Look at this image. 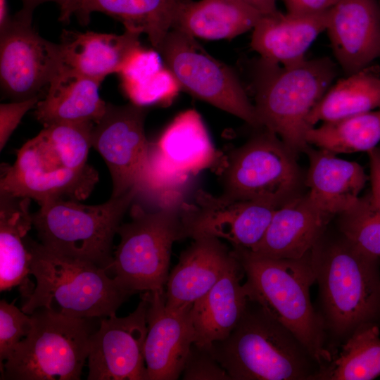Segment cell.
<instances>
[{
	"label": "cell",
	"instance_id": "obj_41",
	"mask_svg": "<svg viewBox=\"0 0 380 380\" xmlns=\"http://www.w3.org/2000/svg\"><path fill=\"white\" fill-rule=\"evenodd\" d=\"M22 10L33 14L34 9L40 4L46 2H54L60 8L59 20L63 23H69L73 15V8L75 0H21Z\"/></svg>",
	"mask_w": 380,
	"mask_h": 380
},
{
	"label": "cell",
	"instance_id": "obj_14",
	"mask_svg": "<svg viewBox=\"0 0 380 380\" xmlns=\"http://www.w3.org/2000/svg\"><path fill=\"white\" fill-rule=\"evenodd\" d=\"M145 108L130 103H107L94 125L91 145L106 163L113 182L110 197H119L139 185L147 163L151 142L146 137Z\"/></svg>",
	"mask_w": 380,
	"mask_h": 380
},
{
	"label": "cell",
	"instance_id": "obj_13",
	"mask_svg": "<svg viewBox=\"0 0 380 380\" xmlns=\"http://www.w3.org/2000/svg\"><path fill=\"white\" fill-rule=\"evenodd\" d=\"M277 208L260 201L215 196L199 189L194 203L179 205L184 237L224 239L233 247L251 250L263 237Z\"/></svg>",
	"mask_w": 380,
	"mask_h": 380
},
{
	"label": "cell",
	"instance_id": "obj_16",
	"mask_svg": "<svg viewBox=\"0 0 380 380\" xmlns=\"http://www.w3.org/2000/svg\"><path fill=\"white\" fill-rule=\"evenodd\" d=\"M148 293V332L144 346L146 380H176L182 373L195 331L191 306L172 310L165 293Z\"/></svg>",
	"mask_w": 380,
	"mask_h": 380
},
{
	"label": "cell",
	"instance_id": "obj_25",
	"mask_svg": "<svg viewBox=\"0 0 380 380\" xmlns=\"http://www.w3.org/2000/svg\"><path fill=\"white\" fill-rule=\"evenodd\" d=\"M30 198L1 193L0 196V291L18 287L27 299L34 284L30 281V253L25 239L31 229Z\"/></svg>",
	"mask_w": 380,
	"mask_h": 380
},
{
	"label": "cell",
	"instance_id": "obj_42",
	"mask_svg": "<svg viewBox=\"0 0 380 380\" xmlns=\"http://www.w3.org/2000/svg\"><path fill=\"white\" fill-rule=\"evenodd\" d=\"M256 8L263 14L272 13L277 11L276 0H241Z\"/></svg>",
	"mask_w": 380,
	"mask_h": 380
},
{
	"label": "cell",
	"instance_id": "obj_39",
	"mask_svg": "<svg viewBox=\"0 0 380 380\" xmlns=\"http://www.w3.org/2000/svg\"><path fill=\"white\" fill-rule=\"evenodd\" d=\"M339 0H283L287 12L300 15H314L328 12Z\"/></svg>",
	"mask_w": 380,
	"mask_h": 380
},
{
	"label": "cell",
	"instance_id": "obj_35",
	"mask_svg": "<svg viewBox=\"0 0 380 380\" xmlns=\"http://www.w3.org/2000/svg\"><path fill=\"white\" fill-rule=\"evenodd\" d=\"M30 315L17 308L13 302L0 301V367L11 355L18 343L32 329Z\"/></svg>",
	"mask_w": 380,
	"mask_h": 380
},
{
	"label": "cell",
	"instance_id": "obj_17",
	"mask_svg": "<svg viewBox=\"0 0 380 380\" xmlns=\"http://www.w3.org/2000/svg\"><path fill=\"white\" fill-rule=\"evenodd\" d=\"M326 30L335 58L347 76L380 58L377 0H339L329 11Z\"/></svg>",
	"mask_w": 380,
	"mask_h": 380
},
{
	"label": "cell",
	"instance_id": "obj_36",
	"mask_svg": "<svg viewBox=\"0 0 380 380\" xmlns=\"http://www.w3.org/2000/svg\"><path fill=\"white\" fill-rule=\"evenodd\" d=\"M164 66L163 58L158 51L141 46L132 53L118 73L122 89L144 82Z\"/></svg>",
	"mask_w": 380,
	"mask_h": 380
},
{
	"label": "cell",
	"instance_id": "obj_44",
	"mask_svg": "<svg viewBox=\"0 0 380 380\" xmlns=\"http://www.w3.org/2000/svg\"><path fill=\"white\" fill-rule=\"evenodd\" d=\"M379 4H380V0H379Z\"/></svg>",
	"mask_w": 380,
	"mask_h": 380
},
{
	"label": "cell",
	"instance_id": "obj_31",
	"mask_svg": "<svg viewBox=\"0 0 380 380\" xmlns=\"http://www.w3.org/2000/svg\"><path fill=\"white\" fill-rule=\"evenodd\" d=\"M380 376V337L376 324L353 332L334 360L322 367L315 379L371 380Z\"/></svg>",
	"mask_w": 380,
	"mask_h": 380
},
{
	"label": "cell",
	"instance_id": "obj_24",
	"mask_svg": "<svg viewBox=\"0 0 380 380\" xmlns=\"http://www.w3.org/2000/svg\"><path fill=\"white\" fill-rule=\"evenodd\" d=\"M305 152L309 158L306 184L312 202L332 215L350 209L369 179L363 167L322 148L308 146Z\"/></svg>",
	"mask_w": 380,
	"mask_h": 380
},
{
	"label": "cell",
	"instance_id": "obj_19",
	"mask_svg": "<svg viewBox=\"0 0 380 380\" xmlns=\"http://www.w3.org/2000/svg\"><path fill=\"white\" fill-rule=\"evenodd\" d=\"M234 258L232 250L220 239H194L169 274L165 305L172 310L191 306L218 281Z\"/></svg>",
	"mask_w": 380,
	"mask_h": 380
},
{
	"label": "cell",
	"instance_id": "obj_3",
	"mask_svg": "<svg viewBox=\"0 0 380 380\" xmlns=\"http://www.w3.org/2000/svg\"><path fill=\"white\" fill-rule=\"evenodd\" d=\"M25 242L36 281L21 308L25 313L42 308L71 317L101 319L115 314L131 296L105 268L58 254L30 239Z\"/></svg>",
	"mask_w": 380,
	"mask_h": 380
},
{
	"label": "cell",
	"instance_id": "obj_23",
	"mask_svg": "<svg viewBox=\"0 0 380 380\" xmlns=\"http://www.w3.org/2000/svg\"><path fill=\"white\" fill-rule=\"evenodd\" d=\"M101 82L65 66L51 82L37 104L36 119L43 126L58 123H97L107 103L99 95Z\"/></svg>",
	"mask_w": 380,
	"mask_h": 380
},
{
	"label": "cell",
	"instance_id": "obj_18",
	"mask_svg": "<svg viewBox=\"0 0 380 380\" xmlns=\"http://www.w3.org/2000/svg\"><path fill=\"white\" fill-rule=\"evenodd\" d=\"M331 216L308 194H298L277 208L263 237L251 251L272 258H301L319 241Z\"/></svg>",
	"mask_w": 380,
	"mask_h": 380
},
{
	"label": "cell",
	"instance_id": "obj_26",
	"mask_svg": "<svg viewBox=\"0 0 380 380\" xmlns=\"http://www.w3.org/2000/svg\"><path fill=\"white\" fill-rule=\"evenodd\" d=\"M191 0H75L73 15L82 25L94 12L106 14L122 23L126 30L147 35L158 51L179 12Z\"/></svg>",
	"mask_w": 380,
	"mask_h": 380
},
{
	"label": "cell",
	"instance_id": "obj_5",
	"mask_svg": "<svg viewBox=\"0 0 380 380\" xmlns=\"http://www.w3.org/2000/svg\"><path fill=\"white\" fill-rule=\"evenodd\" d=\"M316 281L324 312V326L336 335L350 336L375 324L380 315L378 258L358 250L346 239L312 249Z\"/></svg>",
	"mask_w": 380,
	"mask_h": 380
},
{
	"label": "cell",
	"instance_id": "obj_38",
	"mask_svg": "<svg viewBox=\"0 0 380 380\" xmlns=\"http://www.w3.org/2000/svg\"><path fill=\"white\" fill-rule=\"evenodd\" d=\"M41 100L39 97L11 101L0 105V149L6 144L25 113L34 108Z\"/></svg>",
	"mask_w": 380,
	"mask_h": 380
},
{
	"label": "cell",
	"instance_id": "obj_43",
	"mask_svg": "<svg viewBox=\"0 0 380 380\" xmlns=\"http://www.w3.org/2000/svg\"><path fill=\"white\" fill-rule=\"evenodd\" d=\"M10 18L7 0H0V27H3Z\"/></svg>",
	"mask_w": 380,
	"mask_h": 380
},
{
	"label": "cell",
	"instance_id": "obj_27",
	"mask_svg": "<svg viewBox=\"0 0 380 380\" xmlns=\"http://www.w3.org/2000/svg\"><path fill=\"white\" fill-rule=\"evenodd\" d=\"M151 146L172 169L187 176L217 164L221 169L225 159L215 149L201 115L192 109L176 116Z\"/></svg>",
	"mask_w": 380,
	"mask_h": 380
},
{
	"label": "cell",
	"instance_id": "obj_8",
	"mask_svg": "<svg viewBox=\"0 0 380 380\" xmlns=\"http://www.w3.org/2000/svg\"><path fill=\"white\" fill-rule=\"evenodd\" d=\"M30 315L32 329L0 367V379H80L94 332L91 319L42 308Z\"/></svg>",
	"mask_w": 380,
	"mask_h": 380
},
{
	"label": "cell",
	"instance_id": "obj_7",
	"mask_svg": "<svg viewBox=\"0 0 380 380\" xmlns=\"http://www.w3.org/2000/svg\"><path fill=\"white\" fill-rule=\"evenodd\" d=\"M130 217V221L118 229L120 242L109 270L117 284L130 295L165 293L172 246L184 239L179 205L148 211L134 204Z\"/></svg>",
	"mask_w": 380,
	"mask_h": 380
},
{
	"label": "cell",
	"instance_id": "obj_22",
	"mask_svg": "<svg viewBox=\"0 0 380 380\" xmlns=\"http://www.w3.org/2000/svg\"><path fill=\"white\" fill-rule=\"evenodd\" d=\"M140 34H122L63 30L61 35L63 65L102 82L119 73L132 53L141 47Z\"/></svg>",
	"mask_w": 380,
	"mask_h": 380
},
{
	"label": "cell",
	"instance_id": "obj_28",
	"mask_svg": "<svg viewBox=\"0 0 380 380\" xmlns=\"http://www.w3.org/2000/svg\"><path fill=\"white\" fill-rule=\"evenodd\" d=\"M263 13L241 0L189 1L173 25L194 38H234L253 29Z\"/></svg>",
	"mask_w": 380,
	"mask_h": 380
},
{
	"label": "cell",
	"instance_id": "obj_30",
	"mask_svg": "<svg viewBox=\"0 0 380 380\" xmlns=\"http://www.w3.org/2000/svg\"><path fill=\"white\" fill-rule=\"evenodd\" d=\"M305 139L308 145L335 154L367 153L380 141V108L312 127Z\"/></svg>",
	"mask_w": 380,
	"mask_h": 380
},
{
	"label": "cell",
	"instance_id": "obj_29",
	"mask_svg": "<svg viewBox=\"0 0 380 380\" xmlns=\"http://www.w3.org/2000/svg\"><path fill=\"white\" fill-rule=\"evenodd\" d=\"M380 108V77L368 68L331 87L311 110L308 124L329 122Z\"/></svg>",
	"mask_w": 380,
	"mask_h": 380
},
{
	"label": "cell",
	"instance_id": "obj_1",
	"mask_svg": "<svg viewBox=\"0 0 380 380\" xmlns=\"http://www.w3.org/2000/svg\"><path fill=\"white\" fill-rule=\"evenodd\" d=\"M232 250L243 268L248 298L291 331L320 369L331 362L324 346V320L315 312L310 296V287L316 281L312 251L299 259H279L245 248Z\"/></svg>",
	"mask_w": 380,
	"mask_h": 380
},
{
	"label": "cell",
	"instance_id": "obj_33",
	"mask_svg": "<svg viewBox=\"0 0 380 380\" xmlns=\"http://www.w3.org/2000/svg\"><path fill=\"white\" fill-rule=\"evenodd\" d=\"M94 123H58L44 126L40 132L64 166L81 170L87 163L91 145Z\"/></svg>",
	"mask_w": 380,
	"mask_h": 380
},
{
	"label": "cell",
	"instance_id": "obj_10",
	"mask_svg": "<svg viewBox=\"0 0 380 380\" xmlns=\"http://www.w3.org/2000/svg\"><path fill=\"white\" fill-rule=\"evenodd\" d=\"M158 51L182 89L255 128L262 127L234 71L207 53L194 37L172 28Z\"/></svg>",
	"mask_w": 380,
	"mask_h": 380
},
{
	"label": "cell",
	"instance_id": "obj_9",
	"mask_svg": "<svg viewBox=\"0 0 380 380\" xmlns=\"http://www.w3.org/2000/svg\"><path fill=\"white\" fill-rule=\"evenodd\" d=\"M265 130L234 149L223 171V194L279 207L298 195L300 172L294 153L274 132Z\"/></svg>",
	"mask_w": 380,
	"mask_h": 380
},
{
	"label": "cell",
	"instance_id": "obj_37",
	"mask_svg": "<svg viewBox=\"0 0 380 380\" xmlns=\"http://www.w3.org/2000/svg\"><path fill=\"white\" fill-rule=\"evenodd\" d=\"M184 380H232L215 359L211 347L193 343L182 373Z\"/></svg>",
	"mask_w": 380,
	"mask_h": 380
},
{
	"label": "cell",
	"instance_id": "obj_6",
	"mask_svg": "<svg viewBox=\"0 0 380 380\" xmlns=\"http://www.w3.org/2000/svg\"><path fill=\"white\" fill-rule=\"evenodd\" d=\"M135 186L125 194L99 205L55 199L40 205L32 223L41 243L58 254L91 262L107 271L113 261V241L134 198Z\"/></svg>",
	"mask_w": 380,
	"mask_h": 380
},
{
	"label": "cell",
	"instance_id": "obj_21",
	"mask_svg": "<svg viewBox=\"0 0 380 380\" xmlns=\"http://www.w3.org/2000/svg\"><path fill=\"white\" fill-rule=\"evenodd\" d=\"M328 12L314 15L263 14L253 29L251 47L260 58L289 66L304 59L308 48L327 30Z\"/></svg>",
	"mask_w": 380,
	"mask_h": 380
},
{
	"label": "cell",
	"instance_id": "obj_34",
	"mask_svg": "<svg viewBox=\"0 0 380 380\" xmlns=\"http://www.w3.org/2000/svg\"><path fill=\"white\" fill-rule=\"evenodd\" d=\"M182 89L172 74L165 65L160 70L144 82L123 89L131 103L145 107L155 104H167Z\"/></svg>",
	"mask_w": 380,
	"mask_h": 380
},
{
	"label": "cell",
	"instance_id": "obj_32",
	"mask_svg": "<svg viewBox=\"0 0 380 380\" xmlns=\"http://www.w3.org/2000/svg\"><path fill=\"white\" fill-rule=\"evenodd\" d=\"M343 237L360 251L380 258V209L369 195L360 197L348 210L339 214Z\"/></svg>",
	"mask_w": 380,
	"mask_h": 380
},
{
	"label": "cell",
	"instance_id": "obj_4",
	"mask_svg": "<svg viewBox=\"0 0 380 380\" xmlns=\"http://www.w3.org/2000/svg\"><path fill=\"white\" fill-rule=\"evenodd\" d=\"M253 70V105L262 127L296 154L305 151L308 116L336 77V64L329 57L289 66L260 58Z\"/></svg>",
	"mask_w": 380,
	"mask_h": 380
},
{
	"label": "cell",
	"instance_id": "obj_11",
	"mask_svg": "<svg viewBox=\"0 0 380 380\" xmlns=\"http://www.w3.org/2000/svg\"><path fill=\"white\" fill-rule=\"evenodd\" d=\"M32 15L21 9L0 27L1 91L11 101L43 99L63 65L60 44L39 34Z\"/></svg>",
	"mask_w": 380,
	"mask_h": 380
},
{
	"label": "cell",
	"instance_id": "obj_2",
	"mask_svg": "<svg viewBox=\"0 0 380 380\" xmlns=\"http://www.w3.org/2000/svg\"><path fill=\"white\" fill-rule=\"evenodd\" d=\"M211 349L232 380L315 379L320 369L291 331L249 298L239 323Z\"/></svg>",
	"mask_w": 380,
	"mask_h": 380
},
{
	"label": "cell",
	"instance_id": "obj_40",
	"mask_svg": "<svg viewBox=\"0 0 380 380\" xmlns=\"http://www.w3.org/2000/svg\"><path fill=\"white\" fill-rule=\"evenodd\" d=\"M369 160V179L371 191L369 194L372 203L380 209V148L377 146L367 152Z\"/></svg>",
	"mask_w": 380,
	"mask_h": 380
},
{
	"label": "cell",
	"instance_id": "obj_15",
	"mask_svg": "<svg viewBox=\"0 0 380 380\" xmlns=\"http://www.w3.org/2000/svg\"><path fill=\"white\" fill-rule=\"evenodd\" d=\"M148 293L129 315L100 319L91 337L88 380H146L144 346L148 332Z\"/></svg>",
	"mask_w": 380,
	"mask_h": 380
},
{
	"label": "cell",
	"instance_id": "obj_20",
	"mask_svg": "<svg viewBox=\"0 0 380 380\" xmlns=\"http://www.w3.org/2000/svg\"><path fill=\"white\" fill-rule=\"evenodd\" d=\"M244 274L234 255L218 281L194 303L190 315L195 331L194 344L210 348L214 342L227 338L239 323L248 300L244 284H241Z\"/></svg>",
	"mask_w": 380,
	"mask_h": 380
},
{
	"label": "cell",
	"instance_id": "obj_12",
	"mask_svg": "<svg viewBox=\"0 0 380 380\" xmlns=\"http://www.w3.org/2000/svg\"><path fill=\"white\" fill-rule=\"evenodd\" d=\"M99 180L90 165L81 170L64 166L39 132L18 151L12 165L1 167V193L33 199L40 205L46 201L85 199Z\"/></svg>",
	"mask_w": 380,
	"mask_h": 380
}]
</instances>
